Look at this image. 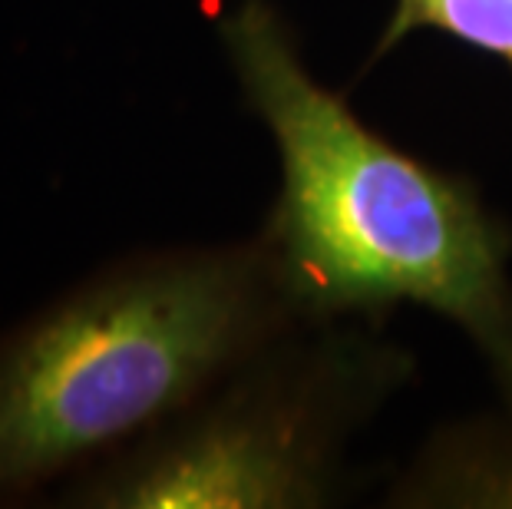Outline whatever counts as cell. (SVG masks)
<instances>
[{
    "mask_svg": "<svg viewBox=\"0 0 512 509\" xmlns=\"http://www.w3.org/2000/svg\"><path fill=\"white\" fill-rule=\"evenodd\" d=\"M219 37L278 146L281 189L258 235L298 318L384 324L427 308L473 341L512 410V225L473 179L410 156L314 80L268 0L228 10Z\"/></svg>",
    "mask_w": 512,
    "mask_h": 509,
    "instance_id": "obj_1",
    "label": "cell"
},
{
    "mask_svg": "<svg viewBox=\"0 0 512 509\" xmlns=\"http://www.w3.org/2000/svg\"><path fill=\"white\" fill-rule=\"evenodd\" d=\"M417 30H440L512 67V0H397L370 63Z\"/></svg>",
    "mask_w": 512,
    "mask_h": 509,
    "instance_id": "obj_5",
    "label": "cell"
},
{
    "mask_svg": "<svg viewBox=\"0 0 512 509\" xmlns=\"http://www.w3.org/2000/svg\"><path fill=\"white\" fill-rule=\"evenodd\" d=\"M298 324L261 235L106 265L0 334V506L146 437Z\"/></svg>",
    "mask_w": 512,
    "mask_h": 509,
    "instance_id": "obj_2",
    "label": "cell"
},
{
    "mask_svg": "<svg viewBox=\"0 0 512 509\" xmlns=\"http://www.w3.org/2000/svg\"><path fill=\"white\" fill-rule=\"evenodd\" d=\"M417 374L380 321L298 324L60 490L86 509H321L354 437Z\"/></svg>",
    "mask_w": 512,
    "mask_h": 509,
    "instance_id": "obj_3",
    "label": "cell"
},
{
    "mask_svg": "<svg viewBox=\"0 0 512 509\" xmlns=\"http://www.w3.org/2000/svg\"><path fill=\"white\" fill-rule=\"evenodd\" d=\"M384 506L512 509V410L437 427L387 486Z\"/></svg>",
    "mask_w": 512,
    "mask_h": 509,
    "instance_id": "obj_4",
    "label": "cell"
}]
</instances>
